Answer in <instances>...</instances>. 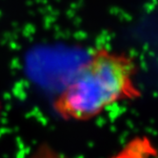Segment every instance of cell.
<instances>
[{"instance_id":"cell-1","label":"cell","mask_w":158,"mask_h":158,"mask_svg":"<svg viewBox=\"0 0 158 158\" xmlns=\"http://www.w3.org/2000/svg\"><path fill=\"white\" fill-rule=\"evenodd\" d=\"M137 67L131 56L101 48L94 51L52 101L63 120L86 122L119 102L140 96L134 76Z\"/></svg>"},{"instance_id":"cell-2","label":"cell","mask_w":158,"mask_h":158,"mask_svg":"<svg viewBox=\"0 0 158 158\" xmlns=\"http://www.w3.org/2000/svg\"><path fill=\"white\" fill-rule=\"evenodd\" d=\"M2 115H3V106H2L1 101H0V119H1Z\"/></svg>"}]
</instances>
